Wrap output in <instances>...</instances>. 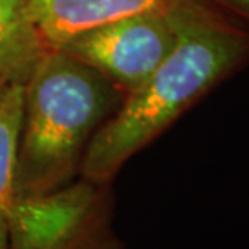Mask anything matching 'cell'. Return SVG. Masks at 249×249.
<instances>
[{
    "label": "cell",
    "instance_id": "6da1fadb",
    "mask_svg": "<svg viewBox=\"0 0 249 249\" xmlns=\"http://www.w3.org/2000/svg\"><path fill=\"white\" fill-rule=\"evenodd\" d=\"M249 61V31L209 0H192L177 45L89 142L81 177L109 183L123 164Z\"/></svg>",
    "mask_w": 249,
    "mask_h": 249
},
{
    "label": "cell",
    "instance_id": "7a4b0ae2",
    "mask_svg": "<svg viewBox=\"0 0 249 249\" xmlns=\"http://www.w3.org/2000/svg\"><path fill=\"white\" fill-rule=\"evenodd\" d=\"M123 98L102 72L60 49L47 52L24 84L15 196L72 182L89 142Z\"/></svg>",
    "mask_w": 249,
    "mask_h": 249
},
{
    "label": "cell",
    "instance_id": "3957f363",
    "mask_svg": "<svg viewBox=\"0 0 249 249\" xmlns=\"http://www.w3.org/2000/svg\"><path fill=\"white\" fill-rule=\"evenodd\" d=\"M107 187L81 177L47 193L15 196L7 249H125L111 225Z\"/></svg>",
    "mask_w": 249,
    "mask_h": 249
},
{
    "label": "cell",
    "instance_id": "277c9868",
    "mask_svg": "<svg viewBox=\"0 0 249 249\" xmlns=\"http://www.w3.org/2000/svg\"><path fill=\"white\" fill-rule=\"evenodd\" d=\"M192 0L111 21L58 47L102 72L124 92L142 86L177 45Z\"/></svg>",
    "mask_w": 249,
    "mask_h": 249
},
{
    "label": "cell",
    "instance_id": "5b68a950",
    "mask_svg": "<svg viewBox=\"0 0 249 249\" xmlns=\"http://www.w3.org/2000/svg\"><path fill=\"white\" fill-rule=\"evenodd\" d=\"M176 2L177 0H31V10L45 44L50 49H58L86 31Z\"/></svg>",
    "mask_w": 249,
    "mask_h": 249
},
{
    "label": "cell",
    "instance_id": "8992f818",
    "mask_svg": "<svg viewBox=\"0 0 249 249\" xmlns=\"http://www.w3.org/2000/svg\"><path fill=\"white\" fill-rule=\"evenodd\" d=\"M49 50L31 0H0V92L24 86Z\"/></svg>",
    "mask_w": 249,
    "mask_h": 249
},
{
    "label": "cell",
    "instance_id": "52a82bcc",
    "mask_svg": "<svg viewBox=\"0 0 249 249\" xmlns=\"http://www.w3.org/2000/svg\"><path fill=\"white\" fill-rule=\"evenodd\" d=\"M23 97L24 86H12L0 92V225L5 229L8 208L15 198Z\"/></svg>",
    "mask_w": 249,
    "mask_h": 249
},
{
    "label": "cell",
    "instance_id": "ba28073f",
    "mask_svg": "<svg viewBox=\"0 0 249 249\" xmlns=\"http://www.w3.org/2000/svg\"><path fill=\"white\" fill-rule=\"evenodd\" d=\"M209 2L249 31V0H209Z\"/></svg>",
    "mask_w": 249,
    "mask_h": 249
},
{
    "label": "cell",
    "instance_id": "9c48e42d",
    "mask_svg": "<svg viewBox=\"0 0 249 249\" xmlns=\"http://www.w3.org/2000/svg\"><path fill=\"white\" fill-rule=\"evenodd\" d=\"M0 249H7V229L0 225Z\"/></svg>",
    "mask_w": 249,
    "mask_h": 249
}]
</instances>
